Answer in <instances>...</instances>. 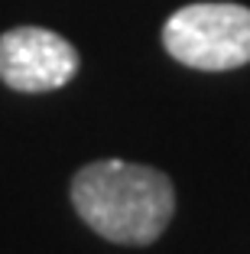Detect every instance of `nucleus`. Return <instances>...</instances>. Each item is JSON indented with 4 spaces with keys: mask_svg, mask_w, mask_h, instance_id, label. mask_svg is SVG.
Instances as JSON below:
<instances>
[{
    "mask_svg": "<svg viewBox=\"0 0 250 254\" xmlns=\"http://www.w3.org/2000/svg\"><path fill=\"white\" fill-rule=\"evenodd\" d=\"M78 72V53L65 36L43 26H13L0 36V78L13 91H55Z\"/></svg>",
    "mask_w": 250,
    "mask_h": 254,
    "instance_id": "nucleus-3",
    "label": "nucleus"
},
{
    "mask_svg": "<svg viewBox=\"0 0 250 254\" xmlns=\"http://www.w3.org/2000/svg\"><path fill=\"white\" fill-rule=\"evenodd\" d=\"M72 202L81 222L114 245H153L176 212V186L162 170L98 160L75 173Z\"/></svg>",
    "mask_w": 250,
    "mask_h": 254,
    "instance_id": "nucleus-1",
    "label": "nucleus"
},
{
    "mask_svg": "<svg viewBox=\"0 0 250 254\" xmlns=\"http://www.w3.org/2000/svg\"><path fill=\"white\" fill-rule=\"evenodd\" d=\"M162 46L199 72H231L250 62V7L189 3L162 26Z\"/></svg>",
    "mask_w": 250,
    "mask_h": 254,
    "instance_id": "nucleus-2",
    "label": "nucleus"
}]
</instances>
